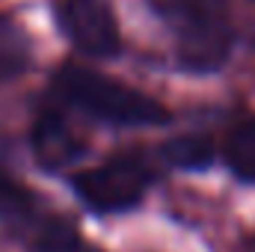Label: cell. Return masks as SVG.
Wrapping results in <instances>:
<instances>
[{
	"instance_id": "cell-2",
	"label": "cell",
	"mask_w": 255,
	"mask_h": 252,
	"mask_svg": "<svg viewBox=\"0 0 255 252\" xmlns=\"http://www.w3.org/2000/svg\"><path fill=\"white\" fill-rule=\"evenodd\" d=\"M172 30L178 63L190 71H214L229 60L235 33L226 0H148Z\"/></svg>"
},
{
	"instance_id": "cell-4",
	"label": "cell",
	"mask_w": 255,
	"mask_h": 252,
	"mask_svg": "<svg viewBox=\"0 0 255 252\" xmlns=\"http://www.w3.org/2000/svg\"><path fill=\"white\" fill-rule=\"evenodd\" d=\"M57 24L86 57H116L122 48L119 24L107 0H57Z\"/></svg>"
},
{
	"instance_id": "cell-1",
	"label": "cell",
	"mask_w": 255,
	"mask_h": 252,
	"mask_svg": "<svg viewBox=\"0 0 255 252\" xmlns=\"http://www.w3.org/2000/svg\"><path fill=\"white\" fill-rule=\"evenodd\" d=\"M54 92H60L68 104L107 125H163L169 119L166 107L157 98L86 65H63L54 74Z\"/></svg>"
},
{
	"instance_id": "cell-5",
	"label": "cell",
	"mask_w": 255,
	"mask_h": 252,
	"mask_svg": "<svg viewBox=\"0 0 255 252\" xmlns=\"http://www.w3.org/2000/svg\"><path fill=\"white\" fill-rule=\"evenodd\" d=\"M30 145H33L36 160L45 169H60L65 163H71L74 157H80L83 151L80 133L54 110L39 113V119L33 122V130H30Z\"/></svg>"
},
{
	"instance_id": "cell-3",
	"label": "cell",
	"mask_w": 255,
	"mask_h": 252,
	"mask_svg": "<svg viewBox=\"0 0 255 252\" xmlns=\"http://www.w3.org/2000/svg\"><path fill=\"white\" fill-rule=\"evenodd\" d=\"M151 184V172L136 157H113L95 169L74 175L71 187L95 214H116L133 208Z\"/></svg>"
},
{
	"instance_id": "cell-8",
	"label": "cell",
	"mask_w": 255,
	"mask_h": 252,
	"mask_svg": "<svg viewBox=\"0 0 255 252\" xmlns=\"http://www.w3.org/2000/svg\"><path fill=\"white\" fill-rule=\"evenodd\" d=\"M36 214V196L24 187L0 160V220L27 223Z\"/></svg>"
},
{
	"instance_id": "cell-10",
	"label": "cell",
	"mask_w": 255,
	"mask_h": 252,
	"mask_svg": "<svg viewBox=\"0 0 255 252\" xmlns=\"http://www.w3.org/2000/svg\"><path fill=\"white\" fill-rule=\"evenodd\" d=\"M30 252H98L89 241H83L71 226L65 223H48L36 232Z\"/></svg>"
},
{
	"instance_id": "cell-9",
	"label": "cell",
	"mask_w": 255,
	"mask_h": 252,
	"mask_svg": "<svg viewBox=\"0 0 255 252\" xmlns=\"http://www.w3.org/2000/svg\"><path fill=\"white\" fill-rule=\"evenodd\" d=\"M160 151H163V160L181 169H199L214 160V145L208 136H175Z\"/></svg>"
},
{
	"instance_id": "cell-7",
	"label": "cell",
	"mask_w": 255,
	"mask_h": 252,
	"mask_svg": "<svg viewBox=\"0 0 255 252\" xmlns=\"http://www.w3.org/2000/svg\"><path fill=\"white\" fill-rule=\"evenodd\" d=\"M226 163L247 181H255V116L241 119L223 142Z\"/></svg>"
},
{
	"instance_id": "cell-6",
	"label": "cell",
	"mask_w": 255,
	"mask_h": 252,
	"mask_svg": "<svg viewBox=\"0 0 255 252\" xmlns=\"http://www.w3.org/2000/svg\"><path fill=\"white\" fill-rule=\"evenodd\" d=\"M30 57L33 51H30L27 33L9 15H0V83L24 74L30 65Z\"/></svg>"
}]
</instances>
